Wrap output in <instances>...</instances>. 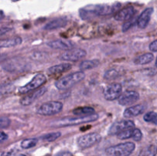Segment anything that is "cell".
Returning a JSON list of instances; mask_svg holds the SVG:
<instances>
[{"label":"cell","mask_w":157,"mask_h":156,"mask_svg":"<svg viewBox=\"0 0 157 156\" xmlns=\"http://www.w3.org/2000/svg\"><path fill=\"white\" fill-rule=\"evenodd\" d=\"M46 91H47V88L46 87H42V88L37 89V90H34V91L30 92L29 95L21 98V100H20V103L22 106H25L31 105L37 99H38L42 95H44L46 93Z\"/></svg>","instance_id":"4fadbf2b"},{"label":"cell","mask_w":157,"mask_h":156,"mask_svg":"<svg viewBox=\"0 0 157 156\" xmlns=\"http://www.w3.org/2000/svg\"><path fill=\"white\" fill-rule=\"evenodd\" d=\"M157 154V147L155 145H150L143 148L138 156H156Z\"/></svg>","instance_id":"cb8c5ba5"},{"label":"cell","mask_w":157,"mask_h":156,"mask_svg":"<svg viewBox=\"0 0 157 156\" xmlns=\"http://www.w3.org/2000/svg\"><path fill=\"white\" fill-rule=\"evenodd\" d=\"M154 59V55L151 53H146L144 54L140 55V56L137 57L135 58L134 63L137 65H144V64H147L153 61Z\"/></svg>","instance_id":"7402d4cb"},{"label":"cell","mask_w":157,"mask_h":156,"mask_svg":"<svg viewBox=\"0 0 157 156\" xmlns=\"http://www.w3.org/2000/svg\"><path fill=\"white\" fill-rule=\"evenodd\" d=\"M55 156H72V154L70 152H67V151H64V152H61Z\"/></svg>","instance_id":"e575fe53"},{"label":"cell","mask_w":157,"mask_h":156,"mask_svg":"<svg viewBox=\"0 0 157 156\" xmlns=\"http://www.w3.org/2000/svg\"><path fill=\"white\" fill-rule=\"evenodd\" d=\"M61 132H52V133H48V134L44 135L43 136H41V139L44 141H47V142H54L56 139H58V138L61 137Z\"/></svg>","instance_id":"f1b7e54d"},{"label":"cell","mask_w":157,"mask_h":156,"mask_svg":"<svg viewBox=\"0 0 157 156\" xmlns=\"http://www.w3.org/2000/svg\"><path fill=\"white\" fill-rule=\"evenodd\" d=\"M9 125H10V120H9V119L5 117V116H2L1 119H0V126H1V128H6Z\"/></svg>","instance_id":"4dcf8cb0"},{"label":"cell","mask_w":157,"mask_h":156,"mask_svg":"<svg viewBox=\"0 0 157 156\" xmlns=\"http://www.w3.org/2000/svg\"><path fill=\"white\" fill-rule=\"evenodd\" d=\"M122 94V86L120 84H112L104 90V96L107 100H114Z\"/></svg>","instance_id":"9c48e42d"},{"label":"cell","mask_w":157,"mask_h":156,"mask_svg":"<svg viewBox=\"0 0 157 156\" xmlns=\"http://www.w3.org/2000/svg\"><path fill=\"white\" fill-rule=\"evenodd\" d=\"M26 67H28L27 64L19 58H13V59L6 61L4 64H2L3 70L11 72V73L12 72L19 73V72L25 70Z\"/></svg>","instance_id":"ba28073f"},{"label":"cell","mask_w":157,"mask_h":156,"mask_svg":"<svg viewBox=\"0 0 157 156\" xmlns=\"http://www.w3.org/2000/svg\"><path fill=\"white\" fill-rule=\"evenodd\" d=\"M136 22H137V18H136V19H135V18H132V19L129 20V21H127V22L124 23V24H123L122 31L124 32H127V31H128L130 28L133 27L135 24H136Z\"/></svg>","instance_id":"f546056e"},{"label":"cell","mask_w":157,"mask_h":156,"mask_svg":"<svg viewBox=\"0 0 157 156\" xmlns=\"http://www.w3.org/2000/svg\"><path fill=\"white\" fill-rule=\"evenodd\" d=\"M101 141V136L97 132L84 135L78 139V145L81 148H88L99 143Z\"/></svg>","instance_id":"52a82bcc"},{"label":"cell","mask_w":157,"mask_h":156,"mask_svg":"<svg viewBox=\"0 0 157 156\" xmlns=\"http://www.w3.org/2000/svg\"><path fill=\"white\" fill-rule=\"evenodd\" d=\"M8 139V136L6 134L5 132H1V136H0V142H3L5 141H6Z\"/></svg>","instance_id":"836d02e7"},{"label":"cell","mask_w":157,"mask_h":156,"mask_svg":"<svg viewBox=\"0 0 157 156\" xmlns=\"http://www.w3.org/2000/svg\"><path fill=\"white\" fill-rule=\"evenodd\" d=\"M67 19L66 18H58L52 20L50 22L45 24L44 28L45 30H54V29H58L60 28H63L67 25Z\"/></svg>","instance_id":"d6986e66"},{"label":"cell","mask_w":157,"mask_h":156,"mask_svg":"<svg viewBox=\"0 0 157 156\" xmlns=\"http://www.w3.org/2000/svg\"><path fill=\"white\" fill-rule=\"evenodd\" d=\"M100 64V61L98 59L88 60V61H84L80 64V69L81 71L84 70H90V69L97 67Z\"/></svg>","instance_id":"603a6c76"},{"label":"cell","mask_w":157,"mask_h":156,"mask_svg":"<svg viewBox=\"0 0 157 156\" xmlns=\"http://www.w3.org/2000/svg\"><path fill=\"white\" fill-rule=\"evenodd\" d=\"M136 128H130V129L125 130V131L121 132V133L117 135V137L120 139H127L132 138L134 139L135 136H136Z\"/></svg>","instance_id":"d4e9b609"},{"label":"cell","mask_w":157,"mask_h":156,"mask_svg":"<svg viewBox=\"0 0 157 156\" xmlns=\"http://www.w3.org/2000/svg\"><path fill=\"white\" fill-rule=\"evenodd\" d=\"M144 119L145 122L157 125V113L155 112H149L146 113L144 116Z\"/></svg>","instance_id":"4316f807"},{"label":"cell","mask_w":157,"mask_h":156,"mask_svg":"<svg viewBox=\"0 0 157 156\" xmlns=\"http://www.w3.org/2000/svg\"><path fill=\"white\" fill-rule=\"evenodd\" d=\"M135 147L133 142H125L108 147L105 152L108 156H130L134 151Z\"/></svg>","instance_id":"277c9868"},{"label":"cell","mask_w":157,"mask_h":156,"mask_svg":"<svg viewBox=\"0 0 157 156\" xmlns=\"http://www.w3.org/2000/svg\"><path fill=\"white\" fill-rule=\"evenodd\" d=\"M72 68V65L68 63H63L51 67L48 69V73L50 76H58L61 73L67 72Z\"/></svg>","instance_id":"e0dca14e"},{"label":"cell","mask_w":157,"mask_h":156,"mask_svg":"<svg viewBox=\"0 0 157 156\" xmlns=\"http://www.w3.org/2000/svg\"><path fill=\"white\" fill-rule=\"evenodd\" d=\"M46 80H47L46 76L43 73H38L26 85L18 88V93H20V94H25V93H29L30 92L34 91V90H37V89H39L41 86L45 84Z\"/></svg>","instance_id":"8992f818"},{"label":"cell","mask_w":157,"mask_h":156,"mask_svg":"<svg viewBox=\"0 0 157 156\" xmlns=\"http://www.w3.org/2000/svg\"><path fill=\"white\" fill-rule=\"evenodd\" d=\"M135 13L136 11L133 6H127L117 12L114 15V18L117 21H129L133 18Z\"/></svg>","instance_id":"9a60e30c"},{"label":"cell","mask_w":157,"mask_h":156,"mask_svg":"<svg viewBox=\"0 0 157 156\" xmlns=\"http://www.w3.org/2000/svg\"><path fill=\"white\" fill-rule=\"evenodd\" d=\"M150 50L153 52H157V40H155L150 44Z\"/></svg>","instance_id":"d6a6232c"},{"label":"cell","mask_w":157,"mask_h":156,"mask_svg":"<svg viewBox=\"0 0 157 156\" xmlns=\"http://www.w3.org/2000/svg\"><path fill=\"white\" fill-rule=\"evenodd\" d=\"M155 65H156V67H157V58H156V63H155Z\"/></svg>","instance_id":"74e56055"},{"label":"cell","mask_w":157,"mask_h":156,"mask_svg":"<svg viewBox=\"0 0 157 156\" xmlns=\"http://www.w3.org/2000/svg\"><path fill=\"white\" fill-rule=\"evenodd\" d=\"M121 7V3L109 6V5H94V6H88L81 9L79 13L83 18L85 19L89 14H94L98 16H104L114 13Z\"/></svg>","instance_id":"6da1fadb"},{"label":"cell","mask_w":157,"mask_h":156,"mask_svg":"<svg viewBox=\"0 0 157 156\" xmlns=\"http://www.w3.org/2000/svg\"><path fill=\"white\" fill-rule=\"evenodd\" d=\"M1 13H2V17H1V18H3V12H2H2H1Z\"/></svg>","instance_id":"8d00e7d4"},{"label":"cell","mask_w":157,"mask_h":156,"mask_svg":"<svg viewBox=\"0 0 157 156\" xmlns=\"http://www.w3.org/2000/svg\"><path fill=\"white\" fill-rule=\"evenodd\" d=\"M12 29L9 28H1V35H4L5 32H9V31H11Z\"/></svg>","instance_id":"d590c367"},{"label":"cell","mask_w":157,"mask_h":156,"mask_svg":"<svg viewBox=\"0 0 157 156\" xmlns=\"http://www.w3.org/2000/svg\"><path fill=\"white\" fill-rule=\"evenodd\" d=\"M144 110H145V106L144 105L139 104V105L133 106L126 109L124 113V116L126 118L135 117L144 113Z\"/></svg>","instance_id":"ac0fdd59"},{"label":"cell","mask_w":157,"mask_h":156,"mask_svg":"<svg viewBox=\"0 0 157 156\" xmlns=\"http://www.w3.org/2000/svg\"><path fill=\"white\" fill-rule=\"evenodd\" d=\"M72 113L78 116H88L95 114V110L93 107L82 106L76 108L73 110Z\"/></svg>","instance_id":"ffe728a7"},{"label":"cell","mask_w":157,"mask_h":156,"mask_svg":"<svg viewBox=\"0 0 157 156\" xmlns=\"http://www.w3.org/2000/svg\"><path fill=\"white\" fill-rule=\"evenodd\" d=\"M134 126L135 123L133 121L121 120L118 121V122H115L110 126L108 132L110 135H118L121 132L130 129V128H133Z\"/></svg>","instance_id":"8fae6325"},{"label":"cell","mask_w":157,"mask_h":156,"mask_svg":"<svg viewBox=\"0 0 157 156\" xmlns=\"http://www.w3.org/2000/svg\"><path fill=\"white\" fill-rule=\"evenodd\" d=\"M62 102L58 101H50L40 106L36 110V113L41 116H53L59 113L62 110Z\"/></svg>","instance_id":"5b68a950"},{"label":"cell","mask_w":157,"mask_h":156,"mask_svg":"<svg viewBox=\"0 0 157 156\" xmlns=\"http://www.w3.org/2000/svg\"><path fill=\"white\" fill-rule=\"evenodd\" d=\"M1 156H26L22 154H16L15 152H12V151H3L2 152Z\"/></svg>","instance_id":"1f68e13d"},{"label":"cell","mask_w":157,"mask_h":156,"mask_svg":"<svg viewBox=\"0 0 157 156\" xmlns=\"http://www.w3.org/2000/svg\"><path fill=\"white\" fill-rule=\"evenodd\" d=\"M38 143L37 139H25L21 142V147L24 149H29V148H33Z\"/></svg>","instance_id":"484cf974"},{"label":"cell","mask_w":157,"mask_h":156,"mask_svg":"<svg viewBox=\"0 0 157 156\" xmlns=\"http://www.w3.org/2000/svg\"><path fill=\"white\" fill-rule=\"evenodd\" d=\"M84 77H85V73L83 71L81 70V71L75 72L58 80L55 82V87L61 90H68L80 81L83 80Z\"/></svg>","instance_id":"3957f363"},{"label":"cell","mask_w":157,"mask_h":156,"mask_svg":"<svg viewBox=\"0 0 157 156\" xmlns=\"http://www.w3.org/2000/svg\"><path fill=\"white\" fill-rule=\"evenodd\" d=\"M47 45L53 49H60V50H71L74 47V44L71 41L63 39H58L49 41L47 43Z\"/></svg>","instance_id":"2e32d148"},{"label":"cell","mask_w":157,"mask_h":156,"mask_svg":"<svg viewBox=\"0 0 157 156\" xmlns=\"http://www.w3.org/2000/svg\"><path fill=\"white\" fill-rule=\"evenodd\" d=\"M153 11L154 10L153 8H147L140 15V16L137 18V22H136L139 28L144 29L147 28L150 21L152 14L153 13Z\"/></svg>","instance_id":"5bb4252c"},{"label":"cell","mask_w":157,"mask_h":156,"mask_svg":"<svg viewBox=\"0 0 157 156\" xmlns=\"http://www.w3.org/2000/svg\"><path fill=\"white\" fill-rule=\"evenodd\" d=\"M119 75V72L116 69H110L105 72V73L104 74V77L107 80H111L116 79Z\"/></svg>","instance_id":"83f0119b"},{"label":"cell","mask_w":157,"mask_h":156,"mask_svg":"<svg viewBox=\"0 0 157 156\" xmlns=\"http://www.w3.org/2000/svg\"><path fill=\"white\" fill-rule=\"evenodd\" d=\"M140 99V94L134 90H127L118 98V102L121 106H128L136 102Z\"/></svg>","instance_id":"7c38bea8"},{"label":"cell","mask_w":157,"mask_h":156,"mask_svg":"<svg viewBox=\"0 0 157 156\" xmlns=\"http://www.w3.org/2000/svg\"><path fill=\"white\" fill-rule=\"evenodd\" d=\"M22 41L20 37H15L12 38H9V39L2 40L0 42V47H12L15 46L20 44Z\"/></svg>","instance_id":"44dd1931"},{"label":"cell","mask_w":157,"mask_h":156,"mask_svg":"<svg viewBox=\"0 0 157 156\" xmlns=\"http://www.w3.org/2000/svg\"><path fill=\"white\" fill-rule=\"evenodd\" d=\"M87 54V52L84 49L81 48H72L67 50L60 56L61 60L67 61H78L83 59Z\"/></svg>","instance_id":"30bf717a"},{"label":"cell","mask_w":157,"mask_h":156,"mask_svg":"<svg viewBox=\"0 0 157 156\" xmlns=\"http://www.w3.org/2000/svg\"><path fill=\"white\" fill-rule=\"evenodd\" d=\"M98 114H93L88 116H78V117H67L63 119H57L53 121L50 124L51 126L55 127H66L71 126V125H79V124L87 123L90 122H94L98 119Z\"/></svg>","instance_id":"7a4b0ae2"}]
</instances>
